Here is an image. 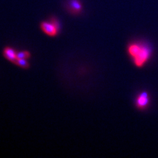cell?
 Segmentation results:
<instances>
[{
    "mask_svg": "<svg viewBox=\"0 0 158 158\" xmlns=\"http://www.w3.org/2000/svg\"><path fill=\"white\" fill-rule=\"evenodd\" d=\"M127 52L133 64L136 68L145 67L151 60L153 56V49L145 41L136 40L128 44Z\"/></svg>",
    "mask_w": 158,
    "mask_h": 158,
    "instance_id": "obj_1",
    "label": "cell"
},
{
    "mask_svg": "<svg viewBox=\"0 0 158 158\" xmlns=\"http://www.w3.org/2000/svg\"><path fill=\"white\" fill-rule=\"evenodd\" d=\"M40 28L46 35L51 37L56 36L60 32L49 21H44L41 22L40 23Z\"/></svg>",
    "mask_w": 158,
    "mask_h": 158,
    "instance_id": "obj_4",
    "label": "cell"
},
{
    "mask_svg": "<svg viewBox=\"0 0 158 158\" xmlns=\"http://www.w3.org/2000/svg\"><path fill=\"white\" fill-rule=\"evenodd\" d=\"M64 6L68 13L73 15H78L83 10L81 0H66Z\"/></svg>",
    "mask_w": 158,
    "mask_h": 158,
    "instance_id": "obj_3",
    "label": "cell"
},
{
    "mask_svg": "<svg viewBox=\"0 0 158 158\" xmlns=\"http://www.w3.org/2000/svg\"><path fill=\"white\" fill-rule=\"evenodd\" d=\"M31 56V53L28 51H21L17 53V59H28Z\"/></svg>",
    "mask_w": 158,
    "mask_h": 158,
    "instance_id": "obj_7",
    "label": "cell"
},
{
    "mask_svg": "<svg viewBox=\"0 0 158 158\" xmlns=\"http://www.w3.org/2000/svg\"><path fill=\"white\" fill-rule=\"evenodd\" d=\"M17 52L11 47H6L3 51V55L7 60L12 63L17 60Z\"/></svg>",
    "mask_w": 158,
    "mask_h": 158,
    "instance_id": "obj_5",
    "label": "cell"
},
{
    "mask_svg": "<svg viewBox=\"0 0 158 158\" xmlns=\"http://www.w3.org/2000/svg\"><path fill=\"white\" fill-rule=\"evenodd\" d=\"M151 102L150 94L147 91L139 93L135 98L136 107L139 110H145L149 106Z\"/></svg>",
    "mask_w": 158,
    "mask_h": 158,
    "instance_id": "obj_2",
    "label": "cell"
},
{
    "mask_svg": "<svg viewBox=\"0 0 158 158\" xmlns=\"http://www.w3.org/2000/svg\"><path fill=\"white\" fill-rule=\"evenodd\" d=\"M14 63H15L17 66L23 69H28L29 67V63L27 60V59H17V60Z\"/></svg>",
    "mask_w": 158,
    "mask_h": 158,
    "instance_id": "obj_6",
    "label": "cell"
},
{
    "mask_svg": "<svg viewBox=\"0 0 158 158\" xmlns=\"http://www.w3.org/2000/svg\"><path fill=\"white\" fill-rule=\"evenodd\" d=\"M49 21L52 23L59 31H60L61 29V25H60V23L59 20V19L55 16H51L49 19Z\"/></svg>",
    "mask_w": 158,
    "mask_h": 158,
    "instance_id": "obj_8",
    "label": "cell"
}]
</instances>
